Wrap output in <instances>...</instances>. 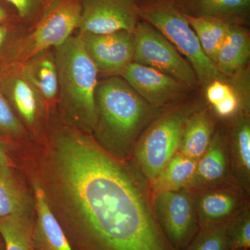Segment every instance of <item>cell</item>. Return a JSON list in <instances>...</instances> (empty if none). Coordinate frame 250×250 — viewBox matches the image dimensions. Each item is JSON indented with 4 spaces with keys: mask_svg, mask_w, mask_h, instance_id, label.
I'll use <instances>...</instances> for the list:
<instances>
[{
    "mask_svg": "<svg viewBox=\"0 0 250 250\" xmlns=\"http://www.w3.org/2000/svg\"><path fill=\"white\" fill-rule=\"evenodd\" d=\"M39 181L73 250H172L143 194L93 140L54 138Z\"/></svg>",
    "mask_w": 250,
    "mask_h": 250,
    "instance_id": "1",
    "label": "cell"
},
{
    "mask_svg": "<svg viewBox=\"0 0 250 250\" xmlns=\"http://www.w3.org/2000/svg\"><path fill=\"white\" fill-rule=\"evenodd\" d=\"M54 49L62 108L81 127L95 130L98 123V68L78 36H70Z\"/></svg>",
    "mask_w": 250,
    "mask_h": 250,
    "instance_id": "2",
    "label": "cell"
},
{
    "mask_svg": "<svg viewBox=\"0 0 250 250\" xmlns=\"http://www.w3.org/2000/svg\"><path fill=\"white\" fill-rule=\"evenodd\" d=\"M98 137L123 151L132 143L150 113V106L124 79L113 76L100 82L95 91Z\"/></svg>",
    "mask_w": 250,
    "mask_h": 250,
    "instance_id": "3",
    "label": "cell"
},
{
    "mask_svg": "<svg viewBox=\"0 0 250 250\" xmlns=\"http://www.w3.org/2000/svg\"><path fill=\"white\" fill-rule=\"evenodd\" d=\"M139 16L160 31L187 58L204 85L225 80L216 65L204 52L186 15L171 1H161L139 7Z\"/></svg>",
    "mask_w": 250,
    "mask_h": 250,
    "instance_id": "4",
    "label": "cell"
},
{
    "mask_svg": "<svg viewBox=\"0 0 250 250\" xmlns=\"http://www.w3.org/2000/svg\"><path fill=\"white\" fill-rule=\"evenodd\" d=\"M82 0H54L30 31L20 41L15 61L22 64L62 45L78 29Z\"/></svg>",
    "mask_w": 250,
    "mask_h": 250,
    "instance_id": "5",
    "label": "cell"
},
{
    "mask_svg": "<svg viewBox=\"0 0 250 250\" xmlns=\"http://www.w3.org/2000/svg\"><path fill=\"white\" fill-rule=\"evenodd\" d=\"M133 62L150 67L177 80L184 87H193L197 78L191 65L160 31L143 21L134 32Z\"/></svg>",
    "mask_w": 250,
    "mask_h": 250,
    "instance_id": "6",
    "label": "cell"
},
{
    "mask_svg": "<svg viewBox=\"0 0 250 250\" xmlns=\"http://www.w3.org/2000/svg\"><path fill=\"white\" fill-rule=\"evenodd\" d=\"M186 122V115L182 112L168 113L154 123L138 144L136 159L152 182L179 149Z\"/></svg>",
    "mask_w": 250,
    "mask_h": 250,
    "instance_id": "7",
    "label": "cell"
},
{
    "mask_svg": "<svg viewBox=\"0 0 250 250\" xmlns=\"http://www.w3.org/2000/svg\"><path fill=\"white\" fill-rule=\"evenodd\" d=\"M154 207L158 223L169 244L174 250L184 249L197 229L191 197L181 190L156 192Z\"/></svg>",
    "mask_w": 250,
    "mask_h": 250,
    "instance_id": "8",
    "label": "cell"
},
{
    "mask_svg": "<svg viewBox=\"0 0 250 250\" xmlns=\"http://www.w3.org/2000/svg\"><path fill=\"white\" fill-rule=\"evenodd\" d=\"M136 0H82L80 34L134 33L139 23Z\"/></svg>",
    "mask_w": 250,
    "mask_h": 250,
    "instance_id": "9",
    "label": "cell"
},
{
    "mask_svg": "<svg viewBox=\"0 0 250 250\" xmlns=\"http://www.w3.org/2000/svg\"><path fill=\"white\" fill-rule=\"evenodd\" d=\"M83 47L98 71L113 76L123 74L133 62L134 33L118 31L108 34H80Z\"/></svg>",
    "mask_w": 250,
    "mask_h": 250,
    "instance_id": "10",
    "label": "cell"
},
{
    "mask_svg": "<svg viewBox=\"0 0 250 250\" xmlns=\"http://www.w3.org/2000/svg\"><path fill=\"white\" fill-rule=\"evenodd\" d=\"M121 76L150 106L161 107L179 98L185 87L159 70L134 62Z\"/></svg>",
    "mask_w": 250,
    "mask_h": 250,
    "instance_id": "11",
    "label": "cell"
},
{
    "mask_svg": "<svg viewBox=\"0 0 250 250\" xmlns=\"http://www.w3.org/2000/svg\"><path fill=\"white\" fill-rule=\"evenodd\" d=\"M36 220L34 223V244L37 250H73L60 223L49 207L39 181L33 182Z\"/></svg>",
    "mask_w": 250,
    "mask_h": 250,
    "instance_id": "12",
    "label": "cell"
},
{
    "mask_svg": "<svg viewBox=\"0 0 250 250\" xmlns=\"http://www.w3.org/2000/svg\"><path fill=\"white\" fill-rule=\"evenodd\" d=\"M49 50L21 64V71L41 100H54L59 91V78L54 56Z\"/></svg>",
    "mask_w": 250,
    "mask_h": 250,
    "instance_id": "13",
    "label": "cell"
},
{
    "mask_svg": "<svg viewBox=\"0 0 250 250\" xmlns=\"http://www.w3.org/2000/svg\"><path fill=\"white\" fill-rule=\"evenodd\" d=\"M179 9L192 16H212L241 24L249 15L250 0H178Z\"/></svg>",
    "mask_w": 250,
    "mask_h": 250,
    "instance_id": "14",
    "label": "cell"
},
{
    "mask_svg": "<svg viewBox=\"0 0 250 250\" xmlns=\"http://www.w3.org/2000/svg\"><path fill=\"white\" fill-rule=\"evenodd\" d=\"M250 55V36L241 24H231L215 62L223 76H231L248 62Z\"/></svg>",
    "mask_w": 250,
    "mask_h": 250,
    "instance_id": "15",
    "label": "cell"
},
{
    "mask_svg": "<svg viewBox=\"0 0 250 250\" xmlns=\"http://www.w3.org/2000/svg\"><path fill=\"white\" fill-rule=\"evenodd\" d=\"M185 15L204 52L215 64L220 47L228 35L231 24L212 16Z\"/></svg>",
    "mask_w": 250,
    "mask_h": 250,
    "instance_id": "16",
    "label": "cell"
},
{
    "mask_svg": "<svg viewBox=\"0 0 250 250\" xmlns=\"http://www.w3.org/2000/svg\"><path fill=\"white\" fill-rule=\"evenodd\" d=\"M211 121L206 112H200L189 118L184 125L181 139V154L196 160L208 149L211 139Z\"/></svg>",
    "mask_w": 250,
    "mask_h": 250,
    "instance_id": "17",
    "label": "cell"
},
{
    "mask_svg": "<svg viewBox=\"0 0 250 250\" xmlns=\"http://www.w3.org/2000/svg\"><path fill=\"white\" fill-rule=\"evenodd\" d=\"M31 200L12 168L0 169V217H30Z\"/></svg>",
    "mask_w": 250,
    "mask_h": 250,
    "instance_id": "18",
    "label": "cell"
},
{
    "mask_svg": "<svg viewBox=\"0 0 250 250\" xmlns=\"http://www.w3.org/2000/svg\"><path fill=\"white\" fill-rule=\"evenodd\" d=\"M10 95L20 116L29 126H34L42 100L34 87L26 80L20 69L17 75L10 81Z\"/></svg>",
    "mask_w": 250,
    "mask_h": 250,
    "instance_id": "19",
    "label": "cell"
},
{
    "mask_svg": "<svg viewBox=\"0 0 250 250\" xmlns=\"http://www.w3.org/2000/svg\"><path fill=\"white\" fill-rule=\"evenodd\" d=\"M197 161L180 154L173 156L154 181L155 192L179 190L195 179Z\"/></svg>",
    "mask_w": 250,
    "mask_h": 250,
    "instance_id": "20",
    "label": "cell"
},
{
    "mask_svg": "<svg viewBox=\"0 0 250 250\" xmlns=\"http://www.w3.org/2000/svg\"><path fill=\"white\" fill-rule=\"evenodd\" d=\"M238 200L226 192H211L200 197L197 205L202 227L223 223L236 209Z\"/></svg>",
    "mask_w": 250,
    "mask_h": 250,
    "instance_id": "21",
    "label": "cell"
},
{
    "mask_svg": "<svg viewBox=\"0 0 250 250\" xmlns=\"http://www.w3.org/2000/svg\"><path fill=\"white\" fill-rule=\"evenodd\" d=\"M33 232L34 223L30 217H0V235L5 250H37Z\"/></svg>",
    "mask_w": 250,
    "mask_h": 250,
    "instance_id": "22",
    "label": "cell"
},
{
    "mask_svg": "<svg viewBox=\"0 0 250 250\" xmlns=\"http://www.w3.org/2000/svg\"><path fill=\"white\" fill-rule=\"evenodd\" d=\"M197 163L195 178L204 183L217 182L224 177L226 171V159L218 140L210 142L208 149Z\"/></svg>",
    "mask_w": 250,
    "mask_h": 250,
    "instance_id": "23",
    "label": "cell"
},
{
    "mask_svg": "<svg viewBox=\"0 0 250 250\" xmlns=\"http://www.w3.org/2000/svg\"><path fill=\"white\" fill-rule=\"evenodd\" d=\"M229 246L228 225L214 224L202 227L190 250H227Z\"/></svg>",
    "mask_w": 250,
    "mask_h": 250,
    "instance_id": "24",
    "label": "cell"
},
{
    "mask_svg": "<svg viewBox=\"0 0 250 250\" xmlns=\"http://www.w3.org/2000/svg\"><path fill=\"white\" fill-rule=\"evenodd\" d=\"M229 245L231 250H248L250 247V220L248 213L228 225Z\"/></svg>",
    "mask_w": 250,
    "mask_h": 250,
    "instance_id": "25",
    "label": "cell"
},
{
    "mask_svg": "<svg viewBox=\"0 0 250 250\" xmlns=\"http://www.w3.org/2000/svg\"><path fill=\"white\" fill-rule=\"evenodd\" d=\"M236 150L237 164L247 177L250 172V128L248 123H243L237 129Z\"/></svg>",
    "mask_w": 250,
    "mask_h": 250,
    "instance_id": "26",
    "label": "cell"
},
{
    "mask_svg": "<svg viewBox=\"0 0 250 250\" xmlns=\"http://www.w3.org/2000/svg\"><path fill=\"white\" fill-rule=\"evenodd\" d=\"M16 9L19 17L25 21H36L54 0H5Z\"/></svg>",
    "mask_w": 250,
    "mask_h": 250,
    "instance_id": "27",
    "label": "cell"
},
{
    "mask_svg": "<svg viewBox=\"0 0 250 250\" xmlns=\"http://www.w3.org/2000/svg\"><path fill=\"white\" fill-rule=\"evenodd\" d=\"M0 131L11 136L24 134L22 125L20 123L7 100L0 92Z\"/></svg>",
    "mask_w": 250,
    "mask_h": 250,
    "instance_id": "28",
    "label": "cell"
},
{
    "mask_svg": "<svg viewBox=\"0 0 250 250\" xmlns=\"http://www.w3.org/2000/svg\"><path fill=\"white\" fill-rule=\"evenodd\" d=\"M231 87L225 81L214 80L207 85V98L213 106L233 93Z\"/></svg>",
    "mask_w": 250,
    "mask_h": 250,
    "instance_id": "29",
    "label": "cell"
},
{
    "mask_svg": "<svg viewBox=\"0 0 250 250\" xmlns=\"http://www.w3.org/2000/svg\"><path fill=\"white\" fill-rule=\"evenodd\" d=\"M238 106V100L234 93L230 94L226 98L224 99L216 105L214 108L215 111L219 116L221 117H228L232 115L236 112Z\"/></svg>",
    "mask_w": 250,
    "mask_h": 250,
    "instance_id": "30",
    "label": "cell"
},
{
    "mask_svg": "<svg viewBox=\"0 0 250 250\" xmlns=\"http://www.w3.org/2000/svg\"><path fill=\"white\" fill-rule=\"evenodd\" d=\"M12 168L11 160L4 144L0 141V169Z\"/></svg>",
    "mask_w": 250,
    "mask_h": 250,
    "instance_id": "31",
    "label": "cell"
},
{
    "mask_svg": "<svg viewBox=\"0 0 250 250\" xmlns=\"http://www.w3.org/2000/svg\"><path fill=\"white\" fill-rule=\"evenodd\" d=\"M8 34V29L4 26H0V48L4 43Z\"/></svg>",
    "mask_w": 250,
    "mask_h": 250,
    "instance_id": "32",
    "label": "cell"
},
{
    "mask_svg": "<svg viewBox=\"0 0 250 250\" xmlns=\"http://www.w3.org/2000/svg\"><path fill=\"white\" fill-rule=\"evenodd\" d=\"M7 18V14L4 9L0 6V22L5 21Z\"/></svg>",
    "mask_w": 250,
    "mask_h": 250,
    "instance_id": "33",
    "label": "cell"
},
{
    "mask_svg": "<svg viewBox=\"0 0 250 250\" xmlns=\"http://www.w3.org/2000/svg\"><path fill=\"white\" fill-rule=\"evenodd\" d=\"M0 250H5L4 241H3V238L1 235H0Z\"/></svg>",
    "mask_w": 250,
    "mask_h": 250,
    "instance_id": "34",
    "label": "cell"
}]
</instances>
